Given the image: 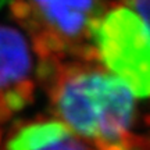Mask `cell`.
<instances>
[{"mask_svg": "<svg viewBox=\"0 0 150 150\" xmlns=\"http://www.w3.org/2000/svg\"><path fill=\"white\" fill-rule=\"evenodd\" d=\"M103 0H13V16L27 29L39 63L96 59L93 31Z\"/></svg>", "mask_w": 150, "mask_h": 150, "instance_id": "obj_2", "label": "cell"}, {"mask_svg": "<svg viewBox=\"0 0 150 150\" xmlns=\"http://www.w3.org/2000/svg\"><path fill=\"white\" fill-rule=\"evenodd\" d=\"M92 40L103 67L136 97H150V29L136 11L121 4L104 10Z\"/></svg>", "mask_w": 150, "mask_h": 150, "instance_id": "obj_3", "label": "cell"}, {"mask_svg": "<svg viewBox=\"0 0 150 150\" xmlns=\"http://www.w3.org/2000/svg\"><path fill=\"white\" fill-rule=\"evenodd\" d=\"M38 79L54 118L95 150H150V138L135 131L136 96L96 59L39 63Z\"/></svg>", "mask_w": 150, "mask_h": 150, "instance_id": "obj_1", "label": "cell"}, {"mask_svg": "<svg viewBox=\"0 0 150 150\" xmlns=\"http://www.w3.org/2000/svg\"><path fill=\"white\" fill-rule=\"evenodd\" d=\"M1 150H95L57 118L38 117L16 124Z\"/></svg>", "mask_w": 150, "mask_h": 150, "instance_id": "obj_5", "label": "cell"}, {"mask_svg": "<svg viewBox=\"0 0 150 150\" xmlns=\"http://www.w3.org/2000/svg\"><path fill=\"white\" fill-rule=\"evenodd\" d=\"M128 6H132L139 17L150 29V0H124Z\"/></svg>", "mask_w": 150, "mask_h": 150, "instance_id": "obj_6", "label": "cell"}, {"mask_svg": "<svg viewBox=\"0 0 150 150\" xmlns=\"http://www.w3.org/2000/svg\"><path fill=\"white\" fill-rule=\"evenodd\" d=\"M33 49L14 27L0 25V122L33 100Z\"/></svg>", "mask_w": 150, "mask_h": 150, "instance_id": "obj_4", "label": "cell"}]
</instances>
